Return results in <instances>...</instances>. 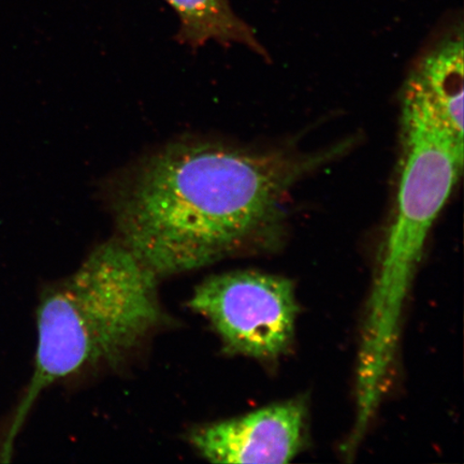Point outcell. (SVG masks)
I'll use <instances>...</instances> for the list:
<instances>
[{
	"label": "cell",
	"mask_w": 464,
	"mask_h": 464,
	"mask_svg": "<svg viewBox=\"0 0 464 464\" xmlns=\"http://www.w3.org/2000/svg\"><path fill=\"white\" fill-rule=\"evenodd\" d=\"M353 147V139L310 153L172 142L110 182L118 239L158 277L266 245L280 234L295 185Z\"/></svg>",
	"instance_id": "1"
},
{
	"label": "cell",
	"mask_w": 464,
	"mask_h": 464,
	"mask_svg": "<svg viewBox=\"0 0 464 464\" xmlns=\"http://www.w3.org/2000/svg\"><path fill=\"white\" fill-rule=\"evenodd\" d=\"M158 276L120 239L97 246L72 275L43 295L37 310L36 363L4 435L9 461L40 393L83 371L113 367L162 323Z\"/></svg>",
	"instance_id": "2"
},
{
	"label": "cell",
	"mask_w": 464,
	"mask_h": 464,
	"mask_svg": "<svg viewBox=\"0 0 464 464\" xmlns=\"http://www.w3.org/2000/svg\"><path fill=\"white\" fill-rule=\"evenodd\" d=\"M401 159L396 208L369 305L377 314L402 312L429 231L463 170V137L452 131L411 78L402 94Z\"/></svg>",
	"instance_id": "3"
},
{
	"label": "cell",
	"mask_w": 464,
	"mask_h": 464,
	"mask_svg": "<svg viewBox=\"0 0 464 464\" xmlns=\"http://www.w3.org/2000/svg\"><path fill=\"white\" fill-rule=\"evenodd\" d=\"M189 307L211 324L226 352L261 361L288 350L299 312L292 282L255 271L207 278Z\"/></svg>",
	"instance_id": "4"
},
{
	"label": "cell",
	"mask_w": 464,
	"mask_h": 464,
	"mask_svg": "<svg viewBox=\"0 0 464 464\" xmlns=\"http://www.w3.org/2000/svg\"><path fill=\"white\" fill-rule=\"evenodd\" d=\"M305 414L300 401L271 405L198 427L189 440L200 456L214 463H289L303 449Z\"/></svg>",
	"instance_id": "5"
},
{
	"label": "cell",
	"mask_w": 464,
	"mask_h": 464,
	"mask_svg": "<svg viewBox=\"0 0 464 464\" xmlns=\"http://www.w3.org/2000/svg\"><path fill=\"white\" fill-rule=\"evenodd\" d=\"M411 79L450 129L463 137V37L454 29L422 57Z\"/></svg>",
	"instance_id": "6"
},
{
	"label": "cell",
	"mask_w": 464,
	"mask_h": 464,
	"mask_svg": "<svg viewBox=\"0 0 464 464\" xmlns=\"http://www.w3.org/2000/svg\"><path fill=\"white\" fill-rule=\"evenodd\" d=\"M176 11L179 25L177 42L198 49L210 42L241 44L265 58L268 52L254 29L237 15L230 0H165Z\"/></svg>",
	"instance_id": "7"
}]
</instances>
